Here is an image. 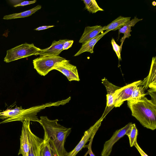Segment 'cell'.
Instances as JSON below:
<instances>
[{"label":"cell","mask_w":156,"mask_h":156,"mask_svg":"<svg viewBox=\"0 0 156 156\" xmlns=\"http://www.w3.org/2000/svg\"><path fill=\"white\" fill-rule=\"evenodd\" d=\"M39 123L43 127L44 135L57 156H66L68 152L64 145L66 140L71 131V128H67L58 123V119L51 120L47 116L40 117Z\"/></svg>","instance_id":"cell-1"},{"label":"cell","mask_w":156,"mask_h":156,"mask_svg":"<svg viewBox=\"0 0 156 156\" xmlns=\"http://www.w3.org/2000/svg\"><path fill=\"white\" fill-rule=\"evenodd\" d=\"M69 101L67 98L55 102H49L44 104L34 106L27 109L22 108L21 106H16L14 108L7 109L0 112V119L3 121L0 124L15 121L22 122L25 120L39 122L37 115L38 112L46 107L52 106H59L64 105Z\"/></svg>","instance_id":"cell-2"},{"label":"cell","mask_w":156,"mask_h":156,"mask_svg":"<svg viewBox=\"0 0 156 156\" xmlns=\"http://www.w3.org/2000/svg\"><path fill=\"white\" fill-rule=\"evenodd\" d=\"M132 115L144 127L152 130L156 128V105L146 97L132 104L127 103Z\"/></svg>","instance_id":"cell-3"},{"label":"cell","mask_w":156,"mask_h":156,"mask_svg":"<svg viewBox=\"0 0 156 156\" xmlns=\"http://www.w3.org/2000/svg\"><path fill=\"white\" fill-rule=\"evenodd\" d=\"M68 60L58 56H40L33 61L34 68L40 75L45 76L50 71Z\"/></svg>","instance_id":"cell-4"},{"label":"cell","mask_w":156,"mask_h":156,"mask_svg":"<svg viewBox=\"0 0 156 156\" xmlns=\"http://www.w3.org/2000/svg\"><path fill=\"white\" fill-rule=\"evenodd\" d=\"M42 49L35 46L33 44L26 43L8 50L4 61L9 63L33 55H37Z\"/></svg>","instance_id":"cell-5"},{"label":"cell","mask_w":156,"mask_h":156,"mask_svg":"<svg viewBox=\"0 0 156 156\" xmlns=\"http://www.w3.org/2000/svg\"><path fill=\"white\" fill-rule=\"evenodd\" d=\"M142 80H139L127 84L116 90L114 94V107H119L130 97L133 91L140 85Z\"/></svg>","instance_id":"cell-6"},{"label":"cell","mask_w":156,"mask_h":156,"mask_svg":"<svg viewBox=\"0 0 156 156\" xmlns=\"http://www.w3.org/2000/svg\"><path fill=\"white\" fill-rule=\"evenodd\" d=\"M132 123L129 122L123 127L116 130L111 137L104 144L101 156H109L114 144L126 134Z\"/></svg>","instance_id":"cell-7"},{"label":"cell","mask_w":156,"mask_h":156,"mask_svg":"<svg viewBox=\"0 0 156 156\" xmlns=\"http://www.w3.org/2000/svg\"><path fill=\"white\" fill-rule=\"evenodd\" d=\"M103 120L100 118L94 125L85 131L79 143L72 151L68 153L66 156H76L78 152L84 147L86 144L89 141L93 135L96 133L101 126Z\"/></svg>","instance_id":"cell-8"},{"label":"cell","mask_w":156,"mask_h":156,"mask_svg":"<svg viewBox=\"0 0 156 156\" xmlns=\"http://www.w3.org/2000/svg\"><path fill=\"white\" fill-rule=\"evenodd\" d=\"M30 121L25 120L23 123L21 133L20 137V147L18 155L28 156L30 149Z\"/></svg>","instance_id":"cell-9"},{"label":"cell","mask_w":156,"mask_h":156,"mask_svg":"<svg viewBox=\"0 0 156 156\" xmlns=\"http://www.w3.org/2000/svg\"><path fill=\"white\" fill-rule=\"evenodd\" d=\"M102 83L106 87V105L105 110L101 117L103 119L106 115L114 107V94L115 91L120 88V87L116 86L110 82L105 78L102 79Z\"/></svg>","instance_id":"cell-10"},{"label":"cell","mask_w":156,"mask_h":156,"mask_svg":"<svg viewBox=\"0 0 156 156\" xmlns=\"http://www.w3.org/2000/svg\"><path fill=\"white\" fill-rule=\"evenodd\" d=\"M55 69L62 73L70 81H80L77 67L70 64L69 60L60 64Z\"/></svg>","instance_id":"cell-11"},{"label":"cell","mask_w":156,"mask_h":156,"mask_svg":"<svg viewBox=\"0 0 156 156\" xmlns=\"http://www.w3.org/2000/svg\"><path fill=\"white\" fill-rule=\"evenodd\" d=\"M67 39L59 40L58 41H53L49 47L44 49L40 52L38 55L40 56H58L63 50V46L65 42Z\"/></svg>","instance_id":"cell-12"},{"label":"cell","mask_w":156,"mask_h":156,"mask_svg":"<svg viewBox=\"0 0 156 156\" xmlns=\"http://www.w3.org/2000/svg\"><path fill=\"white\" fill-rule=\"evenodd\" d=\"M156 58L152 57L149 73L148 75L142 81L140 85L144 87L145 90L148 88L156 89Z\"/></svg>","instance_id":"cell-13"},{"label":"cell","mask_w":156,"mask_h":156,"mask_svg":"<svg viewBox=\"0 0 156 156\" xmlns=\"http://www.w3.org/2000/svg\"><path fill=\"white\" fill-rule=\"evenodd\" d=\"M105 26L96 25L86 27L79 42L82 44L99 35V34L104 30Z\"/></svg>","instance_id":"cell-14"},{"label":"cell","mask_w":156,"mask_h":156,"mask_svg":"<svg viewBox=\"0 0 156 156\" xmlns=\"http://www.w3.org/2000/svg\"><path fill=\"white\" fill-rule=\"evenodd\" d=\"M30 149L28 156H39L41 146L43 139L36 136L30 130Z\"/></svg>","instance_id":"cell-15"},{"label":"cell","mask_w":156,"mask_h":156,"mask_svg":"<svg viewBox=\"0 0 156 156\" xmlns=\"http://www.w3.org/2000/svg\"><path fill=\"white\" fill-rule=\"evenodd\" d=\"M142 20L139 19L136 16H135L134 19L126 23L122 27L119 29V35L121 33L124 34L123 36L120 40L121 42L120 45L121 51H122V46L125 39L126 38H129L131 35L130 33L132 31L131 27H134L136 23Z\"/></svg>","instance_id":"cell-16"},{"label":"cell","mask_w":156,"mask_h":156,"mask_svg":"<svg viewBox=\"0 0 156 156\" xmlns=\"http://www.w3.org/2000/svg\"><path fill=\"white\" fill-rule=\"evenodd\" d=\"M108 32L106 31L104 33L101 34H99L95 37L82 44L80 49L74 55V56H78L85 52H88L91 53H94L93 49L94 47L96 44L100 39Z\"/></svg>","instance_id":"cell-17"},{"label":"cell","mask_w":156,"mask_h":156,"mask_svg":"<svg viewBox=\"0 0 156 156\" xmlns=\"http://www.w3.org/2000/svg\"><path fill=\"white\" fill-rule=\"evenodd\" d=\"M130 17L120 16L106 26H105L104 30L109 32L115 31L122 27L126 23L130 20Z\"/></svg>","instance_id":"cell-18"},{"label":"cell","mask_w":156,"mask_h":156,"mask_svg":"<svg viewBox=\"0 0 156 156\" xmlns=\"http://www.w3.org/2000/svg\"><path fill=\"white\" fill-rule=\"evenodd\" d=\"M41 144L39 156H57L49 142L48 139L44 135Z\"/></svg>","instance_id":"cell-19"},{"label":"cell","mask_w":156,"mask_h":156,"mask_svg":"<svg viewBox=\"0 0 156 156\" xmlns=\"http://www.w3.org/2000/svg\"><path fill=\"white\" fill-rule=\"evenodd\" d=\"M41 8V5H38L31 9L23 12L5 16H4L3 19L9 20L28 17L31 15L36 11L40 9Z\"/></svg>","instance_id":"cell-20"},{"label":"cell","mask_w":156,"mask_h":156,"mask_svg":"<svg viewBox=\"0 0 156 156\" xmlns=\"http://www.w3.org/2000/svg\"><path fill=\"white\" fill-rule=\"evenodd\" d=\"M144 86L140 85L136 88L133 91L129 98L127 101V103L132 104L136 102L146 95L144 92Z\"/></svg>","instance_id":"cell-21"},{"label":"cell","mask_w":156,"mask_h":156,"mask_svg":"<svg viewBox=\"0 0 156 156\" xmlns=\"http://www.w3.org/2000/svg\"><path fill=\"white\" fill-rule=\"evenodd\" d=\"M138 135V131L135 124L132 123L126 134L129 138L130 147L134 146L137 142Z\"/></svg>","instance_id":"cell-22"},{"label":"cell","mask_w":156,"mask_h":156,"mask_svg":"<svg viewBox=\"0 0 156 156\" xmlns=\"http://www.w3.org/2000/svg\"><path fill=\"white\" fill-rule=\"evenodd\" d=\"M85 5V9L89 12L95 13L98 11H103L98 4L95 0H83Z\"/></svg>","instance_id":"cell-23"},{"label":"cell","mask_w":156,"mask_h":156,"mask_svg":"<svg viewBox=\"0 0 156 156\" xmlns=\"http://www.w3.org/2000/svg\"><path fill=\"white\" fill-rule=\"evenodd\" d=\"M111 43L112 46L113 50L115 52L116 55L118 57L119 60H121L122 59L121 57V52L120 47L115 42L113 38H112L111 40Z\"/></svg>","instance_id":"cell-24"},{"label":"cell","mask_w":156,"mask_h":156,"mask_svg":"<svg viewBox=\"0 0 156 156\" xmlns=\"http://www.w3.org/2000/svg\"><path fill=\"white\" fill-rule=\"evenodd\" d=\"M146 94V95L149 94L151 96V100L154 104L156 105V89H150L148 90Z\"/></svg>","instance_id":"cell-25"},{"label":"cell","mask_w":156,"mask_h":156,"mask_svg":"<svg viewBox=\"0 0 156 156\" xmlns=\"http://www.w3.org/2000/svg\"><path fill=\"white\" fill-rule=\"evenodd\" d=\"M95 134V133L93 134L91 137L90 138V140H89V141H90L89 144L86 146L85 145L84 147H87L88 148V151L87 152V153L89 154L90 156H95V155L91 149L92 143V142L93 137Z\"/></svg>","instance_id":"cell-26"},{"label":"cell","mask_w":156,"mask_h":156,"mask_svg":"<svg viewBox=\"0 0 156 156\" xmlns=\"http://www.w3.org/2000/svg\"><path fill=\"white\" fill-rule=\"evenodd\" d=\"M73 42L74 41L73 40H68L65 41L63 45V50H67L71 48L72 46Z\"/></svg>","instance_id":"cell-27"},{"label":"cell","mask_w":156,"mask_h":156,"mask_svg":"<svg viewBox=\"0 0 156 156\" xmlns=\"http://www.w3.org/2000/svg\"><path fill=\"white\" fill-rule=\"evenodd\" d=\"M37 1L36 0L32 1H23L21 3L15 5L14 6L15 7L19 6H24L35 3Z\"/></svg>","instance_id":"cell-28"},{"label":"cell","mask_w":156,"mask_h":156,"mask_svg":"<svg viewBox=\"0 0 156 156\" xmlns=\"http://www.w3.org/2000/svg\"><path fill=\"white\" fill-rule=\"evenodd\" d=\"M134 146L137 150L141 156H149L140 148L137 142L135 143Z\"/></svg>","instance_id":"cell-29"},{"label":"cell","mask_w":156,"mask_h":156,"mask_svg":"<svg viewBox=\"0 0 156 156\" xmlns=\"http://www.w3.org/2000/svg\"><path fill=\"white\" fill-rule=\"evenodd\" d=\"M54 26H44L39 27L36 29H35L34 30H44L46 29L51 27H53Z\"/></svg>","instance_id":"cell-30"},{"label":"cell","mask_w":156,"mask_h":156,"mask_svg":"<svg viewBox=\"0 0 156 156\" xmlns=\"http://www.w3.org/2000/svg\"><path fill=\"white\" fill-rule=\"evenodd\" d=\"M156 4V2H152V5H154V6H155V5Z\"/></svg>","instance_id":"cell-31"}]
</instances>
